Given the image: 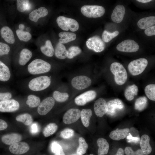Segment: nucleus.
Returning a JSON list of instances; mask_svg holds the SVG:
<instances>
[{"mask_svg":"<svg viewBox=\"0 0 155 155\" xmlns=\"http://www.w3.org/2000/svg\"><path fill=\"white\" fill-rule=\"evenodd\" d=\"M110 69L114 75L115 83L120 85L124 84L127 81V74L123 66L119 63L115 62L111 64Z\"/></svg>","mask_w":155,"mask_h":155,"instance_id":"obj_1","label":"nucleus"},{"mask_svg":"<svg viewBox=\"0 0 155 155\" xmlns=\"http://www.w3.org/2000/svg\"><path fill=\"white\" fill-rule=\"evenodd\" d=\"M51 65L47 62L40 59H35L28 65L29 72L32 75L43 73L50 71Z\"/></svg>","mask_w":155,"mask_h":155,"instance_id":"obj_2","label":"nucleus"},{"mask_svg":"<svg viewBox=\"0 0 155 155\" xmlns=\"http://www.w3.org/2000/svg\"><path fill=\"white\" fill-rule=\"evenodd\" d=\"M51 83V80L49 77L41 76L31 80L29 83L28 87L32 91H40L49 87Z\"/></svg>","mask_w":155,"mask_h":155,"instance_id":"obj_3","label":"nucleus"},{"mask_svg":"<svg viewBox=\"0 0 155 155\" xmlns=\"http://www.w3.org/2000/svg\"><path fill=\"white\" fill-rule=\"evenodd\" d=\"M82 13L85 16L90 18H97L103 16L105 9L102 6L97 5H84L81 9Z\"/></svg>","mask_w":155,"mask_h":155,"instance_id":"obj_4","label":"nucleus"},{"mask_svg":"<svg viewBox=\"0 0 155 155\" xmlns=\"http://www.w3.org/2000/svg\"><path fill=\"white\" fill-rule=\"evenodd\" d=\"M148 64L147 60L144 58L138 59L131 61L128 66V70L133 76H136L142 73Z\"/></svg>","mask_w":155,"mask_h":155,"instance_id":"obj_5","label":"nucleus"},{"mask_svg":"<svg viewBox=\"0 0 155 155\" xmlns=\"http://www.w3.org/2000/svg\"><path fill=\"white\" fill-rule=\"evenodd\" d=\"M56 21L59 26L62 30L75 32L79 28V24L75 20L61 16L57 19Z\"/></svg>","mask_w":155,"mask_h":155,"instance_id":"obj_6","label":"nucleus"},{"mask_svg":"<svg viewBox=\"0 0 155 155\" xmlns=\"http://www.w3.org/2000/svg\"><path fill=\"white\" fill-rule=\"evenodd\" d=\"M107 103V114L111 117H115L124 108V105L120 99L115 98L108 101Z\"/></svg>","mask_w":155,"mask_h":155,"instance_id":"obj_7","label":"nucleus"},{"mask_svg":"<svg viewBox=\"0 0 155 155\" xmlns=\"http://www.w3.org/2000/svg\"><path fill=\"white\" fill-rule=\"evenodd\" d=\"M86 45L89 49L96 53L102 51L105 47V44L103 41L97 36L88 38L86 42Z\"/></svg>","mask_w":155,"mask_h":155,"instance_id":"obj_8","label":"nucleus"},{"mask_svg":"<svg viewBox=\"0 0 155 155\" xmlns=\"http://www.w3.org/2000/svg\"><path fill=\"white\" fill-rule=\"evenodd\" d=\"M117 50L120 51L132 53L137 51L139 49L138 44L134 40L130 39L124 40L117 46Z\"/></svg>","mask_w":155,"mask_h":155,"instance_id":"obj_9","label":"nucleus"},{"mask_svg":"<svg viewBox=\"0 0 155 155\" xmlns=\"http://www.w3.org/2000/svg\"><path fill=\"white\" fill-rule=\"evenodd\" d=\"M71 83L73 88L78 90H81L89 86L91 84L92 81L87 76L79 75L73 78Z\"/></svg>","mask_w":155,"mask_h":155,"instance_id":"obj_10","label":"nucleus"},{"mask_svg":"<svg viewBox=\"0 0 155 155\" xmlns=\"http://www.w3.org/2000/svg\"><path fill=\"white\" fill-rule=\"evenodd\" d=\"M55 104L53 98L48 97L44 99L38 105L37 111L41 115H44L47 114L53 108Z\"/></svg>","mask_w":155,"mask_h":155,"instance_id":"obj_11","label":"nucleus"},{"mask_svg":"<svg viewBox=\"0 0 155 155\" xmlns=\"http://www.w3.org/2000/svg\"><path fill=\"white\" fill-rule=\"evenodd\" d=\"M96 92L93 90L86 91L76 97L75 102L78 105L83 106L94 99L96 96Z\"/></svg>","mask_w":155,"mask_h":155,"instance_id":"obj_12","label":"nucleus"},{"mask_svg":"<svg viewBox=\"0 0 155 155\" xmlns=\"http://www.w3.org/2000/svg\"><path fill=\"white\" fill-rule=\"evenodd\" d=\"M81 111L77 108H71L63 115V120L65 124H69L76 121L80 117Z\"/></svg>","mask_w":155,"mask_h":155,"instance_id":"obj_13","label":"nucleus"},{"mask_svg":"<svg viewBox=\"0 0 155 155\" xmlns=\"http://www.w3.org/2000/svg\"><path fill=\"white\" fill-rule=\"evenodd\" d=\"M20 104L14 99H9L0 101V112H10L16 111L19 108Z\"/></svg>","mask_w":155,"mask_h":155,"instance_id":"obj_14","label":"nucleus"},{"mask_svg":"<svg viewBox=\"0 0 155 155\" xmlns=\"http://www.w3.org/2000/svg\"><path fill=\"white\" fill-rule=\"evenodd\" d=\"M94 107L95 114L99 117H102L108 111L107 103L102 98H100L95 101Z\"/></svg>","mask_w":155,"mask_h":155,"instance_id":"obj_15","label":"nucleus"},{"mask_svg":"<svg viewBox=\"0 0 155 155\" xmlns=\"http://www.w3.org/2000/svg\"><path fill=\"white\" fill-rule=\"evenodd\" d=\"M30 147L28 144L24 142H18L10 146L9 150L11 153L16 155H21L27 152Z\"/></svg>","mask_w":155,"mask_h":155,"instance_id":"obj_16","label":"nucleus"},{"mask_svg":"<svg viewBox=\"0 0 155 155\" xmlns=\"http://www.w3.org/2000/svg\"><path fill=\"white\" fill-rule=\"evenodd\" d=\"M125 11V8L123 5H119L116 6L111 14L112 20L116 23L121 22L123 18Z\"/></svg>","mask_w":155,"mask_h":155,"instance_id":"obj_17","label":"nucleus"},{"mask_svg":"<svg viewBox=\"0 0 155 155\" xmlns=\"http://www.w3.org/2000/svg\"><path fill=\"white\" fill-rule=\"evenodd\" d=\"M22 138V136L18 133H13L3 135L1 140L4 144L7 145H11L20 141Z\"/></svg>","mask_w":155,"mask_h":155,"instance_id":"obj_18","label":"nucleus"},{"mask_svg":"<svg viewBox=\"0 0 155 155\" xmlns=\"http://www.w3.org/2000/svg\"><path fill=\"white\" fill-rule=\"evenodd\" d=\"M48 13L47 9L44 7H41L30 13L29 15V18L32 21L36 22L40 18L46 16Z\"/></svg>","mask_w":155,"mask_h":155,"instance_id":"obj_19","label":"nucleus"},{"mask_svg":"<svg viewBox=\"0 0 155 155\" xmlns=\"http://www.w3.org/2000/svg\"><path fill=\"white\" fill-rule=\"evenodd\" d=\"M0 34L2 38L7 42L13 44L15 42V39L13 31L7 26H4L0 30Z\"/></svg>","mask_w":155,"mask_h":155,"instance_id":"obj_20","label":"nucleus"},{"mask_svg":"<svg viewBox=\"0 0 155 155\" xmlns=\"http://www.w3.org/2000/svg\"><path fill=\"white\" fill-rule=\"evenodd\" d=\"M129 132V129L128 128L120 129L117 128L111 132L109 136L110 138L113 140H119L126 138Z\"/></svg>","mask_w":155,"mask_h":155,"instance_id":"obj_21","label":"nucleus"},{"mask_svg":"<svg viewBox=\"0 0 155 155\" xmlns=\"http://www.w3.org/2000/svg\"><path fill=\"white\" fill-rule=\"evenodd\" d=\"M150 138L146 134L143 135L140 141L141 150L144 154L148 155L152 152V148L150 144Z\"/></svg>","mask_w":155,"mask_h":155,"instance_id":"obj_22","label":"nucleus"},{"mask_svg":"<svg viewBox=\"0 0 155 155\" xmlns=\"http://www.w3.org/2000/svg\"><path fill=\"white\" fill-rule=\"evenodd\" d=\"M155 24V17L150 16L142 18L137 22L138 27L141 29L145 30Z\"/></svg>","mask_w":155,"mask_h":155,"instance_id":"obj_23","label":"nucleus"},{"mask_svg":"<svg viewBox=\"0 0 155 155\" xmlns=\"http://www.w3.org/2000/svg\"><path fill=\"white\" fill-rule=\"evenodd\" d=\"M97 142L98 147V155L106 154L109 148V144L106 140L104 138H100L98 139Z\"/></svg>","mask_w":155,"mask_h":155,"instance_id":"obj_24","label":"nucleus"},{"mask_svg":"<svg viewBox=\"0 0 155 155\" xmlns=\"http://www.w3.org/2000/svg\"><path fill=\"white\" fill-rule=\"evenodd\" d=\"M61 38L59 40V42L61 44L66 43L74 40L76 38V35L74 33L62 32L59 34Z\"/></svg>","mask_w":155,"mask_h":155,"instance_id":"obj_25","label":"nucleus"},{"mask_svg":"<svg viewBox=\"0 0 155 155\" xmlns=\"http://www.w3.org/2000/svg\"><path fill=\"white\" fill-rule=\"evenodd\" d=\"M138 91V88L135 84L129 86L125 90L124 96L128 100L131 101L133 99L135 96L137 95Z\"/></svg>","mask_w":155,"mask_h":155,"instance_id":"obj_26","label":"nucleus"},{"mask_svg":"<svg viewBox=\"0 0 155 155\" xmlns=\"http://www.w3.org/2000/svg\"><path fill=\"white\" fill-rule=\"evenodd\" d=\"M54 53L55 56L60 59H64L67 57V50L64 45L60 42L56 45Z\"/></svg>","mask_w":155,"mask_h":155,"instance_id":"obj_27","label":"nucleus"},{"mask_svg":"<svg viewBox=\"0 0 155 155\" xmlns=\"http://www.w3.org/2000/svg\"><path fill=\"white\" fill-rule=\"evenodd\" d=\"M32 52L27 49H24L21 51L19 59V64L24 65L30 60L32 57Z\"/></svg>","mask_w":155,"mask_h":155,"instance_id":"obj_28","label":"nucleus"},{"mask_svg":"<svg viewBox=\"0 0 155 155\" xmlns=\"http://www.w3.org/2000/svg\"><path fill=\"white\" fill-rule=\"evenodd\" d=\"M10 76L11 73L9 68L0 60V81H7Z\"/></svg>","mask_w":155,"mask_h":155,"instance_id":"obj_29","label":"nucleus"},{"mask_svg":"<svg viewBox=\"0 0 155 155\" xmlns=\"http://www.w3.org/2000/svg\"><path fill=\"white\" fill-rule=\"evenodd\" d=\"M92 111L90 109H83L81 111V118L84 127H88L89 125L90 119L92 115Z\"/></svg>","mask_w":155,"mask_h":155,"instance_id":"obj_30","label":"nucleus"},{"mask_svg":"<svg viewBox=\"0 0 155 155\" xmlns=\"http://www.w3.org/2000/svg\"><path fill=\"white\" fill-rule=\"evenodd\" d=\"M42 52L44 55L49 57H52L54 53V49L51 41L47 40L45 44L40 47Z\"/></svg>","mask_w":155,"mask_h":155,"instance_id":"obj_31","label":"nucleus"},{"mask_svg":"<svg viewBox=\"0 0 155 155\" xmlns=\"http://www.w3.org/2000/svg\"><path fill=\"white\" fill-rule=\"evenodd\" d=\"M148 99L145 96H141L137 98L135 103V108L137 110L141 111L147 107Z\"/></svg>","mask_w":155,"mask_h":155,"instance_id":"obj_32","label":"nucleus"},{"mask_svg":"<svg viewBox=\"0 0 155 155\" xmlns=\"http://www.w3.org/2000/svg\"><path fill=\"white\" fill-rule=\"evenodd\" d=\"M16 120L18 122L22 123L26 125H31L33 121L32 116L27 113H24L18 115L16 118Z\"/></svg>","mask_w":155,"mask_h":155,"instance_id":"obj_33","label":"nucleus"},{"mask_svg":"<svg viewBox=\"0 0 155 155\" xmlns=\"http://www.w3.org/2000/svg\"><path fill=\"white\" fill-rule=\"evenodd\" d=\"M57 125L54 123H50L44 128L43 133L45 137H48L54 134L57 130Z\"/></svg>","mask_w":155,"mask_h":155,"instance_id":"obj_34","label":"nucleus"},{"mask_svg":"<svg viewBox=\"0 0 155 155\" xmlns=\"http://www.w3.org/2000/svg\"><path fill=\"white\" fill-rule=\"evenodd\" d=\"M39 97L34 95H30L27 97L26 104L30 108H34L38 106L40 103Z\"/></svg>","mask_w":155,"mask_h":155,"instance_id":"obj_35","label":"nucleus"},{"mask_svg":"<svg viewBox=\"0 0 155 155\" xmlns=\"http://www.w3.org/2000/svg\"><path fill=\"white\" fill-rule=\"evenodd\" d=\"M79 146L77 150V153L79 155H82L85 154L88 148V145L85 139L80 137L79 139Z\"/></svg>","mask_w":155,"mask_h":155,"instance_id":"obj_36","label":"nucleus"},{"mask_svg":"<svg viewBox=\"0 0 155 155\" xmlns=\"http://www.w3.org/2000/svg\"><path fill=\"white\" fill-rule=\"evenodd\" d=\"M144 91L147 97L150 100H155V85L150 84L147 86Z\"/></svg>","mask_w":155,"mask_h":155,"instance_id":"obj_37","label":"nucleus"},{"mask_svg":"<svg viewBox=\"0 0 155 155\" xmlns=\"http://www.w3.org/2000/svg\"><path fill=\"white\" fill-rule=\"evenodd\" d=\"M16 5L18 10L21 12L29 10L30 7L29 0H18Z\"/></svg>","mask_w":155,"mask_h":155,"instance_id":"obj_38","label":"nucleus"},{"mask_svg":"<svg viewBox=\"0 0 155 155\" xmlns=\"http://www.w3.org/2000/svg\"><path fill=\"white\" fill-rule=\"evenodd\" d=\"M53 96L54 99L57 101L63 102L68 99L69 95L66 92H61L58 91H55L53 92Z\"/></svg>","mask_w":155,"mask_h":155,"instance_id":"obj_39","label":"nucleus"},{"mask_svg":"<svg viewBox=\"0 0 155 155\" xmlns=\"http://www.w3.org/2000/svg\"><path fill=\"white\" fill-rule=\"evenodd\" d=\"M119 33V32L118 31H116L113 32L111 33L105 30L102 34V40L104 42H108L117 36Z\"/></svg>","mask_w":155,"mask_h":155,"instance_id":"obj_40","label":"nucleus"},{"mask_svg":"<svg viewBox=\"0 0 155 155\" xmlns=\"http://www.w3.org/2000/svg\"><path fill=\"white\" fill-rule=\"evenodd\" d=\"M51 150L54 155H65L61 146L56 141L52 143Z\"/></svg>","mask_w":155,"mask_h":155,"instance_id":"obj_41","label":"nucleus"},{"mask_svg":"<svg viewBox=\"0 0 155 155\" xmlns=\"http://www.w3.org/2000/svg\"><path fill=\"white\" fill-rule=\"evenodd\" d=\"M16 33L18 38L21 41L27 42L31 38L32 35L28 32L18 29L16 30Z\"/></svg>","mask_w":155,"mask_h":155,"instance_id":"obj_42","label":"nucleus"},{"mask_svg":"<svg viewBox=\"0 0 155 155\" xmlns=\"http://www.w3.org/2000/svg\"><path fill=\"white\" fill-rule=\"evenodd\" d=\"M82 52L81 49L78 46H72L67 50V57L69 59L73 58L80 54Z\"/></svg>","mask_w":155,"mask_h":155,"instance_id":"obj_43","label":"nucleus"},{"mask_svg":"<svg viewBox=\"0 0 155 155\" xmlns=\"http://www.w3.org/2000/svg\"><path fill=\"white\" fill-rule=\"evenodd\" d=\"M74 134L73 130L67 128L63 130L61 132L60 135L61 137L64 139H68L72 137Z\"/></svg>","mask_w":155,"mask_h":155,"instance_id":"obj_44","label":"nucleus"},{"mask_svg":"<svg viewBox=\"0 0 155 155\" xmlns=\"http://www.w3.org/2000/svg\"><path fill=\"white\" fill-rule=\"evenodd\" d=\"M10 50V47L7 44L0 42V56L8 54Z\"/></svg>","mask_w":155,"mask_h":155,"instance_id":"obj_45","label":"nucleus"},{"mask_svg":"<svg viewBox=\"0 0 155 155\" xmlns=\"http://www.w3.org/2000/svg\"><path fill=\"white\" fill-rule=\"evenodd\" d=\"M125 152L126 155H144L141 150L138 149L134 152L129 147H127L125 149Z\"/></svg>","mask_w":155,"mask_h":155,"instance_id":"obj_46","label":"nucleus"},{"mask_svg":"<svg viewBox=\"0 0 155 155\" xmlns=\"http://www.w3.org/2000/svg\"><path fill=\"white\" fill-rule=\"evenodd\" d=\"M126 137L127 142L129 143L137 144L140 140L139 137H133L130 133L128 134Z\"/></svg>","mask_w":155,"mask_h":155,"instance_id":"obj_47","label":"nucleus"},{"mask_svg":"<svg viewBox=\"0 0 155 155\" xmlns=\"http://www.w3.org/2000/svg\"><path fill=\"white\" fill-rule=\"evenodd\" d=\"M145 34L148 36L155 35V25L150 27L146 29L144 31Z\"/></svg>","mask_w":155,"mask_h":155,"instance_id":"obj_48","label":"nucleus"},{"mask_svg":"<svg viewBox=\"0 0 155 155\" xmlns=\"http://www.w3.org/2000/svg\"><path fill=\"white\" fill-rule=\"evenodd\" d=\"M12 97L11 94L9 92H0V101H2L10 99Z\"/></svg>","mask_w":155,"mask_h":155,"instance_id":"obj_49","label":"nucleus"},{"mask_svg":"<svg viewBox=\"0 0 155 155\" xmlns=\"http://www.w3.org/2000/svg\"><path fill=\"white\" fill-rule=\"evenodd\" d=\"M38 125L35 123H33L30 126V131L31 132L33 133H36L38 132Z\"/></svg>","mask_w":155,"mask_h":155,"instance_id":"obj_50","label":"nucleus"},{"mask_svg":"<svg viewBox=\"0 0 155 155\" xmlns=\"http://www.w3.org/2000/svg\"><path fill=\"white\" fill-rule=\"evenodd\" d=\"M7 126V124L6 121L0 119V131L6 129Z\"/></svg>","mask_w":155,"mask_h":155,"instance_id":"obj_51","label":"nucleus"},{"mask_svg":"<svg viewBox=\"0 0 155 155\" xmlns=\"http://www.w3.org/2000/svg\"><path fill=\"white\" fill-rule=\"evenodd\" d=\"M115 155H124V151L122 148H119L117 153Z\"/></svg>","mask_w":155,"mask_h":155,"instance_id":"obj_52","label":"nucleus"},{"mask_svg":"<svg viewBox=\"0 0 155 155\" xmlns=\"http://www.w3.org/2000/svg\"><path fill=\"white\" fill-rule=\"evenodd\" d=\"M136 1L143 3H145L149 2L152 1L151 0H137Z\"/></svg>","mask_w":155,"mask_h":155,"instance_id":"obj_53","label":"nucleus"},{"mask_svg":"<svg viewBox=\"0 0 155 155\" xmlns=\"http://www.w3.org/2000/svg\"><path fill=\"white\" fill-rule=\"evenodd\" d=\"M25 28V26L23 24H21L19 25V29L20 30H23Z\"/></svg>","mask_w":155,"mask_h":155,"instance_id":"obj_54","label":"nucleus"},{"mask_svg":"<svg viewBox=\"0 0 155 155\" xmlns=\"http://www.w3.org/2000/svg\"><path fill=\"white\" fill-rule=\"evenodd\" d=\"M27 31H30V28L29 27H28L27 29Z\"/></svg>","mask_w":155,"mask_h":155,"instance_id":"obj_55","label":"nucleus"},{"mask_svg":"<svg viewBox=\"0 0 155 155\" xmlns=\"http://www.w3.org/2000/svg\"><path fill=\"white\" fill-rule=\"evenodd\" d=\"M78 155V154H72V155Z\"/></svg>","mask_w":155,"mask_h":155,"instance_id":"obj_56","label":"nucleus"},{"mask_svg":"<svg viewBox=\"0 0 155 155\" xmlns=\"http://www.w3.org/2000/svg\"><path fill=\"white\" fill-rule=\"evenodd\" d=\"M94 155L93 154H89V155Z\"/></svg>","mask_w":155,"mask_h":155,"instance_id":"obj_57","label":"nucleus"},{"mask_svg":"<svg viewBox=\"0 0 155 155\" xmlns=\"http://www.w3.org/2000/svg\"></svg>","mask_w":155,"mask_h":155,"instance_id":"obj_58","label":"nucleus"}]
</instances>
